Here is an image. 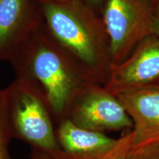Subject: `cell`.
<instances>
[{"instance_id":"6da1fadb","label":"cell","mask_w":159,"mask_h":159,"mask_svg":"<svg viewBox=\"0 0 159 159\" xmlns=\"http://www.w3.org/2000/svg\"><path fill=\"white\" fill-rule=\"evenodd\" d=\"M43 26L89 82L104 85L111 66L102 17L83 0H41Z\"/></svg>"},{"instance_id":"7a4b0ae2","label":"cell","mask_w":159,"mask_h":159,"mask_svg":"<svg viewBox=\"0 0 159 159\" xmlns=\"http://www.w3.org/2000/svg\"><path fill=\"white\" fill-rule=\"evenodd\" d=\"M9 62L16 77L29 81L41 91L55 126L66 119L79 91L91 83L52 41L43 23Z\"/></svg>"},{"instance_id":"3957f363","label":"cell","mask_w":159,"mask_h":159,"mask_svg":"<svg viewBox=\"0 0 159 159\" xmlns=\"http://www.w3.org/2000/svg\"><path fill=\"white\" fill-rule=\"evenodd\" d=\"M6 108L13 139L56 158L60 152L55 125L44 97L34 85L16 77L5 88Z\"/></svg>"},{"instance_id":"277c9868","label":"cell","mask_w":159,"mask_h":159,"mask_svg":"<svg viewBox=\"0 0 159 159\" xmlns=\"http://www.w3.org/2000/svg\"><path fill=\"white\" fill-rule=\"evenodd\" d=\"M154 12L148 0H103L101 17L111 65L126 59L141 41L152 35Z\"/></svg>"},{"instance_id":"5b68a950","label":"cell","mask_w":159,"mask_h":159,"mask_svg":"<svg viewBox=\"0 0 159 159\" xmlns=\"http://www.w3.org/2000/svg\"><path fill=\"white\" fill-rule=\"evenodd\" d=\"M66 119L87 130L104 133L133 129L134 123L118 98L104 85L88 83L71 102Z\"/></svg>"},{"instance_id":"8992f818","label":"cell","mask_w":159,"mask_h":159,"mask_svg":"<svg viewBox=\"0 0 159 159\" xmlns=\"http://www.w3.org/2000/svg\"><path fill=\"white\" fill-rule=\"evenodd\" d=\"M41 0H0V61H10L42 25Z\"/></svg>"},{"instance_id":"52a82bcc","label":"cell","mask_w":159,"mask_h":159,"mask_svg":"<svg viewBox=\"0 0 159 159\" xmlns=\"http://www.w3.org/2000/svg\"><path fill=\"white\" fill-rule=\"evenodd\" d=\"M159 83V35L152 34L141 41L131 54L111 65L104 84L111 92Z\"/></svg>"},{"instance_id":"ba28073f","label":"cell","mask_w":159,"mask_h":159,"mask_svg":"<svg viewBox=\"0 0 159 159\" xmlns=\"http://www.w3.org/2000/svg\"><path fill=\"white\" fill-rule=\"evenodd\" d=\"M61 152L55 159H103L120 148L130 137V131L119 139L87 130L65 119L55 126Z\"/></svg>"},{"instance_id":"9c48e42d","label":"cell","mask_w":159,"mask_h":159,"mask_svg":"<svg viewBox=\"0 0 159 159\" xmlns=\"http://www.w3.org/2000/svg\"><path fill=\"white\" fill-rule=\"evenodd\" d=\"M134 123L130 148L138 147L159 132V83L112 92Z\"/></svg>"},{"instance_id":"30bf717a","label":"cell","mask_w":159,"mask_h":159,"mask_svg":"<svg viewBox=\"0 0 159 159\" xmlns=\"http://www.w3.org/2000/svg\"><path fill=\"white\" fill-rule=\"evenodd\" d=\"M13 139L6 108L5 89H0V159H11L9 143Z\"/></svg>"},{"instance_id":"8fae6325","label":"cell","mask_w":159,"mask_h":159,"mask_svg":"<svg viewBox=\"0 0 159 159\" xmlns=\"http://www.w3.org/2000/svg\"><path fill=\"white\" fill-rule=\"evenodd\" d=\"M127 159H159V141L129 148Z\"/></svg>"},{"instance_id":"7c38bea8","label":"cell","mask_w":159,"mask_h":159,"mask_svg":"<svg viewBox=\"0 0 159 159\" xmlns=\"http://www.w3.org/2000/svg\"><path fill=\"white\" fill-rule=\"evenodd\" d=\"M130 140L131 134L130 139L120 148H119L112 154L109 155L108 156L105 157L103 159H127V154H128V151L129 150V148H130Z\"/></svg>"},{"instance_id":"4fadbf2b","label":"cell","mask_w":159,"mask_h":159,"mask_svg":"<svg viewBox=\"0 0 159 159\" xmlns=\"http://www.w3.org/2000/svg\"><path fill=\"white\" fill-rule=\"evenodd\" d=\"M152 34L159 35V1L157 2V5L155 7Z\"/></svg>"},{"instance_id":"5bb4252c","label":"cell","mask_w":159,"mask_h":159,"mask_svg":"<svg viewBox=\"0 0 159 159\" xmlns=\"http://www.w3.org/2000/svg\"><path fill=\"white\" fill-rule=\"evenodd\" d=\"M30 159H55L51 156L50 155L42 151L36 150V149H32Z\"/></svg>"},{"instance_id":"9a60e30c","label":"cell","mask_w":159,"mask_h":159,"mask_svg":"<svg viewBox=\"0 0 159 159\" xmlns=\"http://www.w3.org/2000/svg\"><path fill=\"white\" fill-rule=\"evenodd\" d=\"M90 7H92L94 11H96L101 16V12L102 9L103 0H83Z\"/></svg>"},{"instance_id":"2e32d148","label":"cell","mask_w":159,"mask_h":159,"mask_svg":"<svg viewBox=\"0 0 159 159\" xmlns=\"http://www.w3.org/2000/svg\"><path fill=\"white\" fill-rule=\"evenodd\" d=\"M157 141H159V132L152 135V136L147 139L143 144H147V143H150L152 142H157Z\"/></svg>"},{"instance_id":"e0dca14e","label":"cell","mask_w":159,"mask_h":159,"mask_svg":"<svg viewBox=\"0 0 159 159\" xmlns=\"http://www.w3.org/2000/svg\"><path fill=\"white\" fill-rule=\"evenodd\" d=\"M56 1H67V0H56Z\"/></svg>"},{"instance_id":"ac0fdd59","label":"cell","mask_w":159,"mask_h":159,"mask_svg":"<svg viewBox=\"0 0 159 159\" xmlns=\"http://www.w3.org/2000/svg\"><path fill=\"white\" fill-rule=\"evenodd\" d=\"M158 0H157V2H158Z\"/></svg>"},{"instance_id":"d6986e66","label":"cell","mask_w":159,"mask_h":159,"mask_svg":"<svg viewBox=\"0 0 159 159\" xmlns=\"http://www.w3.org/2000/svg\"><path fill=\"white\" fill-rule=\"evenodd\" d=\"M158 1H159V0H158Z\"/></svg>"}]
</instances>
